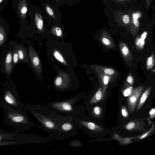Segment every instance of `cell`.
<instances>
[{
  "label": "cell",
  "mask_w": 155,
  "mask_h": 155,
  "mask_svg": "<svg viewBox=\"0 0 155 155\" xmlns=\"http://www.w3.org/2000/svg\"><path fill=\"white\" fill-rule=\"evenodd\" d=\"M17 131H7L5 130L0 132V142L3 141L13 140Z\"/></svg>",
  "instance_id": "cell-13"
},
{
  "label": "cell",
  "mask_w": 155,
  "mask_h": 155,
  "mask_svg": "<svg viewBox=\"0 0 155 155\" xmlns=\"http://www.w3.org/2000/svg\"><path fill=\"white\" fill-rule=\"evenodd\" d=\"M15 48L17 51L19 59L21 61H26L27 59L24 48L21 45H18L15 46Z\"/></svg>",
  "instance_id": "cell-17"
},
{
  "label": "cell",
  "mask_w": 155,
  "mask_h": 155,
  "mask_svg": "<svg viewBox=\"0 0 155 155\" xmlns=\"http://www.w3.org/2000/svg\"><path fill=\"white\" fill-rule=\"evenodd\" d=\"M133 18L134 19H137L138 18V15L136 14H134L133 15Z\"/></svg>",
  "instance_id": "cell-37"
},
{
  "label": "cell",
  "mask_w": 155,
  "mask_h": 155,
  "mask_svg": "<svg viewBox=\"0 0 155 155\" xmlns=\"http://www.w3.org/2000/svg\"><path fill=\"white\" fill-rule=\"evenodd\" d=\"M90 67L95 71H99L109 76L111 79L114 78L117 74V71L114 69L100 65L94 64L90 66Z\"/></svg>",
  "instance_id": "cell-9"
},
{
  "label": "cell",
  "mask_w": 155,
  "mask_h": 155,
  "mask_svg": "<svg viewBox=\"0 0 155 155\" xmlns=\"http://www.w3.org/2000/svg\"><path fill=\"white\" fill-rule=\"evenodd\" d=\"M57 1H58V0H56Z\"/></svg>",
  "instance_id": "cell-40"
},
{
  "label": "cell",
  "mask_w": 155,
  "mask_h": 155,
  "mask_svg": "<svg viewBox=\"0 0 155 155\" xmlns=\"http://www.w3.org/2000/svg\"><path fill=\"white\" fill-rule=\"evenodd\" d=\"M155 116V108H152L149 112V117L150 119H153Z\"/></svg>",
  "instance_id": "cell-30"
},
{
  "label": "cell",
  "mask_w": 155,
  "mask_h": 155,
  "mask_svg": "<svg viewBox=\"0 0 155 155\" xmlns=\"http://www.w3.org/2000/svg\"><path fill=\"white\" fill-rule=\"evenodd\" d=\"M134 84V79L131 73H130L128 75L125 81L123 87L126 88L127 87L131 86Z\"/></svg>",
  "instance_id": "cell-22"
},
{
  "label": "cell",
  "mask_w": 155,
  "mask_h": 155,
  "mask_svg": "<svg viewBox=\"0 0 155 155\" xmlns=\"http://www.w3.org/2000/svg\"><path fill=\"white\" fill-rule=\"evenodd\" d=\"M112 137L113 139L118 140L120 145L127 144L133 142V140L131 138L123 137L116 133L113 134Z\"/></svg>",
  "instance_id": "cell-16"
},
{
  "label": "cell",
  "mask_w": 155,
  "mask_h": 155,
  "mask_svg": "<svg viewBox=\"0 0 155 155\" xmlns=\"http://www.w3.org/2000/svg\"><path fill=\"white\" fill-rule=\"evenodd\" d=\"M119 47L121 54L126 62L129 65L132 64V56L128 47L124 43L120 42Z\"/></svg>",
  "instance_id": "cell-8"
},
{
  "label": "cell",
  "mask_w": 155,
  "mask_h": 155,
  "mask_svg": "<svg viewBox=\"0 0 155 155\" xmlns=\"http://www.w3.org/2000/svg\"><path fill=\"white\" fill-rule=\"evenodd\" d=\"M133 89V87L132 86L126 88L123 92L124 96L125 97L128 96L132 92Z\"/></svg>",
  "instance_id": "cell-27"
},
{
  "label": "cell",
  "mask_w": 155,
  "mask_h": 155,
  "mask_svg": "<svg viewBox=\"0 0 155 155\" xmlns=\"http://www.w3.org/2000/svg\"><path fill=\"white\" fill-rule=\"evenodd\" d=\"M106 92L102 91L100 87L89 101L90 104H93L103 101L105 97Z\"/></svg>",
  "instance_id": "cell-11"
},
{
  "label": "cell",
  "mask_w": 155,
  "mask_h": 155,
  "mask_svg": "<svg viewBox=\"0 0 155 155\" xmlns=\"http://www.w3.org/2000/svg\"><path fill=\"white\" fill-rule=\"evenodd\" d=\"M80 98H74L66 101L52 102L47 105V108L56 113H62L67 116H76L80 113V107L74 106Z\"/></svg>",
  "instance_id": "cell-3"
},
{
  "label": "cell",
  "mask_w": 155,
  "mask_h": 155,
  "mask_svg": "<svg viewBox=\"0 0 155 155\" xmlns=\"http://www.w3.org/2000/svg\"><path fill=\"white\" fill-rule=\"evenodd\" d=\"M144 88L143 84L134 88L131 93L128 96L127 106L128 111L130 113H133L134 112Z\"/></svg>",
  "instance_id": "cell-6"
},
{
  "label": "cell",
  "mask_w": 155,
  "mask_h": 155,
  "mask_svg": "<svg viewBox=\"0 0 155 155\" xmlns=\"http://www.w3.org/2000/svg\"><path fill=\"white\" fill-rule=\"evenodd\" d=\"M2 108L4 112L5 125L18 132L29 130L33 126V122L25 111H16L7 106Z\"/></svg>",
  "instance_id": "cell-1"
},
{
  "label": "cell",
  "mask_w": 155,
  "mask_h": 155,
  "mask_svg": "<svg viewBox=\"0 0 155 155\" xmlns=\"http://www.w3.org/2000/svg\"><path fill=\"white\" fill-rule=\"evenodd\" d=\"M133 21L135 26L137 27H138L139 25V23L138 20L137 19L135 20L134 19Z\"/></svg>",
  "instance_id": "cell-35"
},
{
  "label": "cell",
  "mask_w": 155,
  "mask_h": 155,
  "mask_svg": "<svg viewBox=\"0 0 155 155\" xmlns=\"http://www.w3.org/2000/svg\"><path fill=\"white\" fill-rule=\"evenodd\" d=\"M35 20L38 28L42 30L43 28V21L41 15L38 12L35 14Z\"/></svg>",
  "instance_id": "cell-18"
},
{
  "label": "cell",
  "mask_w": 155,
  "mask_h": 155,
  "mask_svg": "<svg viewBox=\"0 0 155 155\" xmlns=\"http://www.w3.org/2000/svg\"><path fill=\"white\" fill-rule=\"evenodd\" d=\"M152 88V86H149L143 93L137 107V111L140 110L144 104L150 93Z\"/></svg>",
  "instance_id": "cell-14"
},
{
  "label": "cell",
  "mask_w": 155,
  "mask_h": 155,
  "mask_svg": "<svg viewBox=\"0 0 155 155\" xmlns=\"http://www.w3.org/2000/svg\"><path fill=\"white\" fill-rule=\"evenodd\" d=\"M54 31H55V34L58 36H60L62 34V32L61 28L58 27H56L53 29Z\"/></svg>",
  "instance_id": "cell-29"
},
{
  "label": "cell",
  "mask_w": 155,
  "mask_h": 155,
  "mask_svg": "<svg viewBox=\"0 0 155 155\" xmlns=\"http://www.w3.org/2000/svg\"><path fill=\"white\" fill-rule=\"evenodd\" d=\"M6 39L5 32L3 27L0 26V46L4 42Z\"/></svg>",
  "instance_id": "cell-23"
},
{
  "label": "cell",
  "mask_w": 155,
  "mask_h": 155,
  "mask_svg": "<svg viewBox=\"0 0 155 155\" xmlns=\"http://www.w3.org/2000/svg\"><path fill=\"white\" fill-rule=\"evenodd\" d=\"M12 52L10 51L6 55L4 62L5 70L7 74H10L12 72Z\"/></svg>",
  "instance_id": "cell-15"
},
{
  "label": "cell",
  "mask_w": 155,
  "mask_h": 155,
  "mask_svg": "<svg viewBox=\"0 0 155 155\" xmlns=\"http://www.w3.org/2000/svg\"><path fill=\"white\" fill-rule=\"evenodd\" d=\"M147 33L146 32H144L141 36L140 37L143 40H145L146 37Z\"/></svg>",
  "instance_id": "cell-36"
},
{
  "label": "cell",
  "mask_w": 155,
  "mask_h": 155,
  "mask_svg": "<svg viewBox=\"0 0 155 155\" xmlns=\"http://www.w3.org/2000/svg\"><path fill=\"white\" fill-rule=\"evenodd\" d=\"M152 127L151 129L139 137V140H141L145 138L150 135L154 130V125L153 123H152Z\"/></svg>",
  "instance_id": "cell-24"
},
{
  "label": "cell",
  "mask_w": 155,
  "mask_h": 155,
  "mask_svg": "<svg viewBox=\"0 0 155 155\" xmlns=\"http://www.w3.org/2000/svg\"><path fill=\"white\" fill-rule=\"evenodd\" d=\"M7 106L18 111H24L22 104L15 91L7 89L0 98V108Z\"/></svg>",
  "instance_id": "cell-4"
},
{
  "label": "cell",
  "mask_w": 155,
  "mask_h": 155,
  "mask_svg": "<svg viewBox=\"0 0 155 155\" xmlns=\"http://www.w3.org/2000/svg\"><path fill=\"white\" fill-rule=\"evenodd\" d=\"M19 59L17 51L16 49L15 48L12 56V60L14 64H17L18 61Z\"/></svg>",
  "instance_id": "cell-26"
},
{
  "label": "cell",
  "mask_w": 155,
  "mask_h": 155,
  "mask_svg": "<svg viewBox=\"0 0 155 155\" xmlns=\"http://www.w3.org/2000/svg\"><path fill=\"white\" fill-rule=\"evenodd\" d=\"M135 44L137 49L140 51L143 49L145 44L144 40L140 37H137L135 40Z\"/></svg>",
  "instance_id": "cell-20"
},
{
  "label": "cell",
  "mask_w": 155,
  "mask_h": 155,
  "mask_svg": "<svg viewBox=\"0 0 155 155\" xmlns=\"http://www.w3.org/2000/svg\"><path fill=\"white\" fill-rule=\"evenodd\" d=\"M97 75L100 88L103 91H105L108 87V84L109 81H111V78L101 72L95 71Z\"/></svg>",
  "instance_id": "cell-10"
},
{
  "label": "cell",
  "mask_w": 155,
  "mask_h": 155,
  "mask_svg": "<svg viewBox=\"0 0 155 155\" xmlns=\"http://www.w3.org/2000/svg\"><path fill=\"white\" fill-rule=\"evenodd\" d=\"M62 83V80L60 77H57L55 80V84L58 86H60Z\"/></svg>",
  "instance_id": "cell-31"
},
{
  "label": "cell",
  "mask_w": 155,
  "mask_h": 155,
  "mask_svg": "<svg viewBox=\"0 0 155 155\" xmlns=\"http://www.w3.org/2000/svg\"><path fill=\"white\" fill-rule=\"evenodd\" d=\"M102 110L100 107L96 106L94 107L92 111L91 114L92 115L96 118H100L102 114Z\"/></svg>",
  "instance_id": "cell-21"
},
{
  "label": "cell",
  "mask_w": 155,
  "mask_h": 155,
  "mask_svg": "<svg viewBox=\"0 0 155 155\" xmlns=\"http://www.w3.org/2000/svg\"><path fill=\"white\" fill-rule=\"evenodd\" d=\"M99 40L107 48H114L115 47L113 39L107 34L102 35L100 37Z\"/></svg>",
  "instance_id": "cell-12"
},
{
  "label": "cell",
  "mask_w": 155,
  "mask_h": 155,
  "mask_svg": "<svg viewBox=\"0 0 155 155\" xmlns=\"http://www.w3.org/2000/svg\"><path fill=\"white\" fill-rule=\"evenodd\" d=\"M54 56L55 58L60 62L62 63L65 64H66V63L62 56L61 54L58 51H55L54 53Z\"/></svg>",
  "instance_id": "cell-25"
},
{
  "label": "cell",
  "mask_w": 155,
  "mask_h": 155,
  "mask_svg": "<svg viewBox=\"0 0 155 155\" xmlns=\"http://www.w3.org/2000/svg\"><path fill=\"white\" fill-rule=\"evenodd\" d=\"M2 1V0H0V2H1Z\"/></svg>",
  "instance_id": "cell-39"
},
{
  "label": "cell",
  "mask_w": 155,
  "mask_h": 155,
  "mask_svg": "<svg viewBox=\"0 0 155 155\" xmlns=\"http://www.w3.org/2000/svg\"><path fill=\"white\" fill-rule=\"evenodd\" d=\"M27 8L26 7L24 6L22 7L21 9V11L22 14H25L27 12Z\"/></svg>",
  "instance_id": "cell-34"
},
{
  "label": "cell",
  "mask_w": 155,
  "mask_h": 155,
  "mask_svg": "<svg viewBox=\"0 0 155 155\" xmlns=\"http://www.w3.org/2000/svg\"><path fill=\"white\" fill-rule=\"evenodd\" d=\"M25 108L26 110L35 117L45 128L47 129V131H50L53 135L56 136L57 130L56 122L58 116V117L55 115L52 117L46 116L28 107L25 106Z\"/></svg>",
  "instance_id": "cell-5"
},
{
  "label": "cell",
  "mask_w": 155,
  "mask_h": 155,
  "mask_svg": "<svg viewBox=\"0 0 155 155\" xmlns=\"http://www.w3.org/2000/svg\"><path fill=\"white\" fill-rule=\"evenodd\" d=\"M46 10L48 13L51 16H54V13L52 9L49 6H47L46 7Z\"/></svg>",
  "instance_id": "cell-32"
},
{
  "label": "cell",
  "mask_w": 155,
  "mask_h": 155,
  "mask_svg": "<svg viewBox=\"0 0 155 155\" xmlns=\"http://www.w3.org/2000/svg\"><path fill=\"white\" fill-rule=\"evenodd\" d=\"M155 57L153 51L152 50L150 56L148 57L146 61V68L147 69H150L154 65Z\"/></svg>",
  "instance_id": "cell-19"
},
{
  "label": "cell",
  "mask_w": 155,
  "mask_h": 155,
  "mask_svg": "<svg viewBox=\"0 0 155 155\" xmlns=\"http://www.w3.org/2000/svg\"><path fill=\"white\" fill-rule=\"evenodd\" d=\"M123 21L125 24H128L130 21V18L129 16L127 15H124L123 17Z\"/></svg>",
  "instance_id": "cell-33"
},
{
  "label": "cell",
  "mask_w": 155,
  "mask_h": 155,
  "mask_svg": "<svg viewBox=\"0 0 155 155\" xmlns=\"http://www.w3.org/2000/svg\"><path fill=\"white\" fill-rule=\"evenodd\" d=\"M145 123L140 119L135 120L131 121L124 125L123 127L128 132L134 131H142L144 129Z\"/></svg>",
  "instance_id": "cell-7"
},
{
  "label": "cell",
  "mask_w": 155,
  "mask_h": 155,
  "mask_svg": "<svg viewBox=\"0 0 155 155\" xmlns=\"http://www.w3.org/2000/svg\"><path fill=\"white\" fill-rule=\"evenodd\" d=\"M121 113L123 116L125 117H127L128 116V111L124 106H123L121 108Z\"/></svg>",
  "instance_id": "cell-28"
},
{
  "label": "cell",
  "mask_w": 155,
  "mask_h": 155,
  "mask_svg": "<svg viewBox=\"0 0 155 155\" xmlns=\"http://www.w3.org/2000/svg\"><path fill=\"white\" fill-rule=\"evenodd\" d=\"M59 116L56 122V137L62 139L76 134L79 127L74 117L69 116L63 117Z\"/></svg>",
  "instance_id": "cell-2"
},
{
  "label": "cell",
  "mask_w": 155,
  "mask_h": 155,
  "mask_svg": "<svg viewBox=\"0 0 155 155\" xmlns=\"http://www.w3.org/2000/svg\"><path fill=\"white\" fill-rule=\"evenodd\" d=\"M3 130H2V129H0V131H3Z\"/></svg>",
  "instance_id": "cell-38"
}]
</instances>
